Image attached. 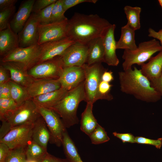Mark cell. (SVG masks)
I'll return each mask as SVG.
<instances>
[{"mask_svg": "<svg viewBox=\"0 0 162 162\" xmlns=\"http://www.w3.org/2000/svg\"><path fill=\"white\" fill-rule=\"evenodd\" d=\"M41 160H27L26 162H41Z\"/></svg>", "mask_w": 162, "mask_h": 162, "instance_id": "cell-51", "label": "cell"}, {"mask_svg": "<svg viewBox=\"0 0 162 162\" xmlns=\"http://www.w3.org/2000/svg\"><path fill=\"white\" fill-rule=\"evenodd\" d=\"M41 51V45L38 44L27 47H19L2 58L1 62L19 63L28 70L37 64Z\"/></svg>", "mask_w": 162, "mask_h": 162, "instance_id": "cell-7", "label": "cell"}, {"mask_svg": "<svg viewBox=\"0 0 162 162\" xmlns=\"http://www.w3.org/2000/svg\"><path fill=\"white\" fill-rule=\"evenodd\" d=\"M62 145L66 158L71 162H83L74 142L67 131L63 134Z\"/></svg>", "mask_w": 162, "mask_h": 162, "instance_id": "cell-27", "label": "cell"}, {"mask_svg": "<svg viewBox=\"0 0 162 162\" xmlns=\"http://www.w3.org/2000/svg\"><path fill=\"white\" fill-rule=\"evenodd\" d=\"M18 106L12 98H0V120L5 121Z\"/></svg>", "mask_w": 162, "mask_h": 162, "instance_id": "cell-31", "label": "cell"}, {"mask_svg": "<svg viewBox=\"0 0 162 162\" xmlns=\"http://www.w3.org/2000/svg\"><path fill=\"white\" fill-rule=\"evenodd\" d=\"M162 50L160 43L155 39L140 43L134 50H124L122 56L124 60L122 64L123 70L131 68L134 64L141 65L154 54Z\"/></svg>", "mask_w": 162, "mask_h": 162, "instance_id": "cell-5", "label": "cell"}, {"mask_svg": "<svg viewBox=\"0 0 162 162\" xmlns=\"http://www.w3.org/2000/svg\"><path fill=\"white\" fill-rule=\"evenodd\" d=\"M137 47L135 40V31L127 24L121 28L120 39L116 42V49L134 50Z\"/></svg>", "mask_w": 162, "mask_h": 162, "instance_id": "cell-26", "label": "cell"}, {"mask_svg": "<svg viewBox=\"0 0 162 162\" xmlns=\"http://www.w3.org/2000/svg\"><path fill=\"white\" fill-rule=\"evenodd\" d=\"M15 5L0 10V31L7 28L10 23L9 20L16 10Z\"/></svg>", "mask_w": 162, "mask_h": 162, "instance_id": "cell-35", "label": "cell"}, {"mask_svg": "<svg viewBox=\"0 0 162 162\" xmlns=\"http://www.w3.org/2000/svg\"><path fill=\"white\" fill-rule=\"evenodd\" d=\"M50 134L46 123L41 116L34 123L31 140L47 149Z\"/></svg>", "mask_w": 162, "mask_h": 162, "instance_id": "cell-21", "label": "cell"}, {"mask_svg": "<svg viewBox=\"0 0 162 162\" xmlns=\"http://www.w3.org/2000/svg\"><path fill=\"white\" fill-rule=\"evenodd\" d=\"M68 91L62 88L33 98L32 100L38 106L50 109L59 102Z\"/></svg>", "mask_w": 162, "mask_h": 162, "instance_id": "cell-23", "label": "cell"}, {"mask_svg": "<svg viewBox=\"0 0 162 162\" xmlns=\"http://www.w3.org/2000/svg\"><path fill=\"white\" fill-rule=\"evenodd\" d=\"M1 64L9 71L10 80L21 86L27 88L34 80L29 75L28 70L19 63L1 62Z\"/></svg>", "mask_w": 162, "mask_h": 162, "instance_id": "cell-17", "label": "cell"}, {"mask_svg": "<svg viewBox=\"0 0 162 162\" xmlns=\"http://www.w3.org/2000/svg\"><path fill=\"white\" fill-rule=\"evenodd\" d=\"M39 24L35 14L32 13L23 28L18 34L19 47H27L37 44Z\"/></svg>", "mask_w": 162, "mask_h": 162, "instance_id": "cell-14", "label": "cell"}, {"mask_svg": "<svg viewBox=\"0 0 162 162\" xmlns=\"http://www.w3.org/2000/svg\"><path fill=\"white\" fill-rule=\"evenodd\" d=\"M10 149L6 144L0 142V162H4Z\"/></svg>", "mask_w": 162, "mask_h": 162, "instance_id": "cell-43", "label": "cell"}, {"mask_svg": "<svg viewBox=\"0 0 162 162\" xmlns=\"http://www.w3.org/2000/svg\"><path fill=\"white\" fill-rule=\"evenodd\" d=\"M34 123L25 124L14 127L0 140L10 149L25 146L31 140Z\"/></svg>", "mask_w": 162, "mask_h": 162, "instance_id": "cell-10", "label": "cell"}, {"mask_svg": "<svg viewBox=\"0 0 162 162\" xmlns=\"http://www.w3.org/2000/svg\"><path fill=\"white\" fill-rule=\"evenodd\" d=\"M113 134L115 136L120 139L124 142L135 143V137L130 133H119L115 132Z\"/></svg>", "mask_w": 162, "mask_h": 162, "instance_id": "cell-41", "label": "cell"}, {"mask_svg": "<svg viewBox=\"0 0 162 162\" xmlns=\"http://www.w3.org/2000/svg\"><path fill=\"white\" fill-rule=\"evenodd\" d=\"M35 0H26L22 2L18 10L10 22L12 30L18 34L23 29L30 17Z\"/></svg>", "mask_w": 162, "mask_h": 162, "instance_id": "cell-18", "label": "cell"}, {"mask_svg": "<svg viewBox=\"0 0 162 162\" xmlns=\"http://www.w3.org/2000/svg\"><path fill=\"white\" fill-rule=\"evenodd\" d=\"M84 81L76 87L68 91L63 98L50 108L61 118L66 128L79 122L76 115L77 109L80 103L86 100Z\"/></svg>", "mask_w": 162, "mask_h": 162, "instance_id": "cell-3", "label": "cell"}, {"mask_svg": "<svg viewBox=\"0 0 162 162\" xmlns=\"http://www.w3.org/2000/svg\"><path fill=\"white\" fill-rule=\"evenodd\" d=\"M85 74L84 89L87 103L93 104L98 100V88L101 76L106 70L101 64L98 63L91 65L86 64L83 66Z\"/></svg>", "mask_w": 162, "mask_h": 162, "instance_id": "cell-6", "label": "cell"}, {"mask_svg": "<svg viewBox=\"0 0 162 162\" xmlns=\"http://www.w3.org/2000/svg\"><path fill=\"white\" fill-rule=\"evenodd\" d=\"M150 82L152 86L158 92L162 98V72L158 77Z\"/></svg>", "mask_w": 162, "mask_h": 162, "instance_id": "cell-44", "label": "cell"}, {"mask_svg": "<svg viewBox=\"0 0 162 162\" xmlns=\"http://www.w3.org/2000/svg\"><path fill=\"white\" fill-rule=\"evenodd\" d=\"M74 42L67 37L41 45V53L37 64L60 56L68 47Z\"/></svg>", "mask_w": 162, "mask_h": 162, "instance_id": "cell-13", "label": "cell"}, {"mask_svg": "<svg viewBox=\"0 0 162 162\" xmlns=\"http://www.w3.org/2000/svg\"><path fill=\"white\" fill-rule=\"evenodd\" d=\"M85 79L83 66H72L64 68L58 80L61 87L68 91L79 86Z\"/></svg>", "mask_w": 162, "mask_h": 162, "instance_id": "cell-15", "label": "cell"}, {"mask_svg": "<svg viewBox=\"0 0 162 162\" xmlns=\"http://www.w3.org/2000/svg\"><path fill=\"white\" fill-rule=\"evenodd\" d=\"M17 0H0V10L15 5Z\"/></svg>", "mask_w": 162, "mask_h": 162, "instance_id": "cell-47", "label": "cell"}, {"mask_svg": "<svg viewBox=\"0 0 162 162\" xmlns=\"http://www.w3.org/2000/svg\"><path fill=\"white\" fill-rule=\"evenodd\" d=\"M19 47L18 34L11 29L10 23L7 28L0 31V55L2 58Z\"/></svg>", "mask_w": 162, "mask_h": 162, "instance_id": "cell-20", "label": "cell"}, {"mask_svg": "<svg viewBox=\"0 0 162 162\" xmlns=\"http://www.w3.org/2000/svg\"><path fill=\"white\" fill-rule=\"evenodd\" d=\"M9 71L2 64L0 65V84L8 82L10 76H8Z\"/></svg>", "mask_w": 162, "mask_h": 162, "instance_id": "cell-45", "label": "cell"}, {"mask_svg": "<svg viewBox=\"0 0 162 162\" xmlns=\"http://www.w3.org/2000/svg\"><path fill=\"white\" fill-rule=\"evenodd\" d=\"M26 145L10 149L4 162H26Z\"/></svg>", "mask_w": 162, "mask_h": 162, "instance_id": "cell-32", "label": "cell"}, {"mask_svg": "<svg viewBox=\"0 0 162 162\" xmlns=\"http://www.w3.org/2000/svg\"><path fill=\"white\" fill-rule=\"evenodd\" d=\"M11 98L8 82L0 84V98Z\"/></svg>", "mask_w": 162, "mask_h": 162, "instance_id": "cell-42", "label": "cell"}, {"mask_svg": "<svg viewBox=\"0 0 162 162\" xmlns=\"http://www.w3.org/2000/svg\"><path fill=\"white\" fill-rule=\"evenodd\" d=\"M88 51L86 62L88 65L104 62L103 37L95 39L88 45Z\"/></svg>", "mask_w": 162, "mask_h": 162, "instance_id": "cell-24", "label": "cell"}, {"mask_svg": "<svg viewBox=\"0 0 162 162\" xmlns=\"http://www.w3.org/2000/svg\"><path fill=\"white\" fill-rule=\"evenodd\" d=\"M88 51L87 45L74 42L60 56L64 67L82 66L86 63Z\"/></svg>", "mask_w": 162, "mask_h": 162, "instance_id": "cell-12", "label": "cell"}, {"mask_svg": "<svg viewBox=\"0 0 162 162\" xmlns=\"http://www.w3.org/2000/svg\"><path fill=\"white\" fill-rule=\"evenodd\" d=\"M112 85L110 83L101 80L98 88V100L104 99L111 100L113 97L110 93Z\"/></svg>", "mask_w": 162, "mask_h": 162, "instance_id": "cell-37", "label": "cell"}, {"mask_svg": "<svg viewBox=\"0 0 162 162\" xmlns=\"http://www.w3.org/2000/svg\"><path fill=\"white\" fill-rule=\"evenodd\" d=\"M37 106L32 98L19 106L5 121L2 122L0 128V139L14 127L33 123L40 116Z\"/></svg>", "mask_w": 162, "mask_h": 162, "instance_id": "cell-4", "label": "cell"}, {"mask_svg": "<svg viewBox=\"0 0 162 162\" xmlns=\"http://www.w3.org/2000/svg\"><path fill=\"white\" fill-rule=\"evenodd\" d=\"M124 9L128 20L127 24L134 31L140 29L141 26L140 15L141 8L127 5L124 7Z\"/></svg>", "mask_w": 162, "mask_h": 162, "instance_id": "cell-29", "label": "cell"}, {"mask_svg": "<svg viewBox=\"0 0 162 162\" xmlns=\"http://www.w3.org/2000/svg\"><path fill=\"white\" fill-rule=\"evenodd\" d=\"M61 86L58 79H34L27 88L30 97H34L60 89Z\"/></svg>", "mask_w": 162, "mask_h": 162, "instance_id": "cell-19", "label": "cell"}, {"mask_svg": "<svg viewBox=\"0 0 162 162\" xmlns=\"http://www.w3.org/2000/svg\"><path fill=\"white\" fill-rule=\"evenodd\" d=\"M148 36L158 40L162 47V28L158 32H156L151 28L148 30Z\"/></svg>", "mask_w": 162, "mask_h": 162, "instance_id": "cell-46", "label": "cell"}, {"mask_svg": "<svg viewBox=\"0 0 162 162\" xmlns=\"http://www.w3.org/2000/svg\"><path fill=\"white\" fill-rule=\"evenodd\" d=\"M158 2L162 8V0H158Z\"/></svg>", "mask_w": 162, "mask_h": 162, "instance_id": "cell-52", "label": "cell"}, {"mask_svg": "<svg viewBox=\"0 0 162 162\" xmlns=\"http://www.w3.org/2000/svg\"><path fill=\"white\" fill-rule=\"evenodd\" d=\"M49 154H50L48 153L47 155L41 160V162H51Z\"/></svg>", "mask_w": 162, "mask_h": 162, "instance_id": "cell-50", "label": "cell"}, {"mask_svg": "<svg viewBox=\"0 0 162 162\" xmlns=\"http://www.w3.org/2000/svg\"><path fill=\"white\" fill-rule=\"evenodd\" d=\"M116 26L115 24H112L103 37L104 62L112 66H117L119 62L116 53V42L114 37Z\"/></svg>", "mask_w": 162, "mask_h": 162, "instance_id": "cell-16", "label": "cell"}, {"mask_svg": "<svg viewBox=\"0 0 162 162\" xmlns=\"http://www.w3.org/2000/svg\"><path fill=\"white\" fill-rule=\"evenodd\" d=\"M97 0H62V7L64 12L70 8L75 5L84 2L95 4Z\"/></svg>", "mask_w": 162, "mask_h": 162, "instance_id": "cell-40", "label": "cell"}, {"mask_svg": "<svg viewBox=\"0 0 162 162\" xmlns=\"http://www.w3.org/2000/svg\"><path fill=\"white\" fill-rule=\"evenodd\" d=\"M68 19L59 22H52L38 26V38L37 44L41 45L45 43L56 41L67 37Z\"/></svg>", "mask_w": 162, "mask_h": 162, "instance_id": "cell-11", "label": "cell"}, {"mask_svg": "<svg viewBox=\"0 0 162 162\" xmlns=\"http://www.w3.org/2000/svg\"><path fill=\"white\" fill-rule=\"evenodd\" d=\"M54 3L50 5L38 13H34L39 25H46L51 23L52 11Z\"/></svg>", "mask_w": 162, "mask_h": 162, "instance_id": "cell-36", "label": "cell"}, {"mask_svg": "<svg viewBox=\"0 0 162 162\" xmlns=\"http://www.w3.org/2000/svg\"><path fill=\"white\" fill-rule=\"evenodd\" d=\"M135 142L138 144L152 145L158 149H160L162 146V138L153 140L142 136L135 137Z\"/></svg>", "mask_w": 162, "mask_h": 162, "instance_id": "cell-38", "label": "cell"}, {"mask_svg": "<svg viewBox=\"0 0 162 162\" xmlns=\"http://www.w3.org/2000/svg\"><path fill=\"white\" fill-rule=\"evenodd\" d=\"M84 110L81 115L80 129L89 136L98 124L92 112L93 104L88 102Z\"/></svg>", "mask_w": 162, "mask_h": 162, "instance_id": "cell-25", "label": "cell"}, {"mask_svg": "<svg viewBox=\"0 0 162 162\" xmlns=\"http://www.w3.org/2000/svg\"><path fill=\"white\" fill-rule=\"evenodd\" d=\"M39 112L44 119L50 134L49 142L60 147L63 135L67 131L59 116L52 110L37 106Z\"/></svg>", "mask_w": 162, "mask_h": 162, "instance_id": "cell-8", "label": "cell"}, {"mask_svg": "<svg viewBox=\"0 0 162 162\" xmlns=\"http://www.w3.org/2000/svg\"><path fill=\"white\" fill-rule=\"evenodd\" d=\"M114 80L113 72L111 70H106L103 73L101 76V80L110 83Z\"/></svg>", "mask_w": 162, "mask_h": 162, "instance_id": "cell-48", "label": "cell"}, {"mask_svg": "<svg viewBox=\"0 0 162 162\" xmlns=\"http://www.w3.org/2000/svg\"><path fill=\"white\" fill-rule=\"evenodd\" d=\"M89 136L92 143L94 144L104 143L110 140L105 129L98 124L94 131Z\"/></svg>", "mask_w": 162, "mask_h": 162, "instance_id": "cell-33", "label": "cell"}, {"mask_svg": "<svg viewBox=\"0 0 162 162\" xmlns=\"http://www.w3.org/2000/svg\"><path fill=\"white\" fill-rule=\"evenodd\" d=\"M140 66L142 73L150 81L158 77L162 72V50Z\"/></svg>", "mask_w": 162, "mask_h": 162, "instance_id": "cell-22", "label": "cell"}, {"mask_svg": "<svg viewBox=\"0 0 162 162\" xmlns=\"http://www.w3.org/2000/svg\"><path fill=\"white\" fill-rule=\"evenodd\" d=\"M62 0H58L54 4L51 15V23L61 22L68 19L64 16Z\"/></svg>", "mask_w": 162, "mask_h": 162, "instance_id": "cell-34", "label": "cell"}, {"mask_svg": "<svg viewBox=\"0 0 162 162\" xmlns=\"http://www.w3.org/2000/svg\"><path fill=\"white\" fill-rule=\"evenodd\" d=\"M49 156L51 162H71L67 158L63 159L58 158L50 154Z\"/></svg>", "mask_w": 162, "mask_h": 162, "instance_id": "cell-49", "label": "cell"}, {"mask_svg": "<svg viewBox=\"0 0 162 162\" xmlns=\"http://www.w3.org/2000/svg\"><path fill=\"white\" fill-rule=\"evenodd\" d=\"M118 73L121 91L136 99L148 103L157 102L160 94L152 86L150 80L136 67Z\"/></svg>", "mask_w": 162, "mask_h": 162, "instance_id": "cell-2", "label": "cell"}, {"mask_svg": "<svg viewBox=\"0 0 162 162\" xmlns=\"http://www.w3.org/2000/svg\"><path fill=\"white\" fill-rule=\"evenodd\" d=\"M57 0H36L34 4L32 13H37L50 5L55 3Z\"/></svg>", "mask_w": 162, "mask_h": 162, "instance_id": "cell-39", "label": "cell"}, {"mask_svg": "<svg viewBox=\"0 0 162 162\" xmlns=\"http://www.w3.org/2000/svg\"><path fill=\"white\" fill-rule=\"evenodd\" d=\"M64 68L59 56L36 64L28 70V73L34 79H58Z\"/></svg>", "mask_w": 162, "mask_h": 162, "instance_id": "cell-9", "label": "cell"}, {"mask_svg": "<svg viewBox=\"0 0 162 162\" xmlns=\"http://www.w3.org/2000/svg\"><path fill=\"white\" fill-rule=\"evenodd\" d=\"M26 153L27 160H40L48 153L46 149L31 140L26 145Z\"/></svg>", "mask_w": 162, "mask_h": 162, "instance_id": "cell-30", "label": "cell"}, {"mask_svg": "<svg viewBox=\"0 0 162 162\" xmlns=\"http://www.w3.org/2000/svg\"><path fill=\"white\" fill-rule=\"evenodd\" d=\"M112 25L97 14L76 13L68 20L67 36L75 42L88 45L95 39L103 37Z\"/></svg>", "mask_w": 162, "mask_h": 162, "instance_id": "cell-1", "label": "cell"}, {"mask_svg": "<svg viewBox=\"0 0 162 162\" xmlns=\"http://www.w3.org/2000/svg\"><path fill=\"white\" fill-rule=\"evenodd\" d=\"M8 83L10 88L11 98L18 106L31 98L29 95L27 88L11 80H9Z\"/></svg>", "mask_w": 162, "mask_h": 162, "instance_id": "cell-28", "label": "cell"}]
</instances>
